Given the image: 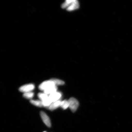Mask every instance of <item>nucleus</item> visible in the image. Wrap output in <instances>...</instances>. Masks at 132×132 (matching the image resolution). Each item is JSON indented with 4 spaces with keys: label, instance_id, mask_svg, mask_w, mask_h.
I'll list each match as a JSON object with an SVG mask.
<instances>
[{
    "label": "nucleus",
    "instance_id": "nucleus-1",
    "mask_svg": "<svg viewBox=\"0 0 132 132\" xmlns=\"http://www.w3.org/2000/svg\"><path fill=\"white\" fill-rule=\"evenodd\" d=\"M79 2L77 0H67L62 5V7L69 11H72L79 7Z\"/></svg>",
    "mask_w": 132,
    "mask_h": 132
},
{
    "label": "nucleus",
    "instance_id": "nucleus-2",
    "mask_svg": "<svg viewBox=\"0 0 132 132\" xmlns=\"http://www.w3.org/2000/svg\"><path fill=\"white\" fill-rule=\"evenodd\" d=\"M69 107L71 111L75 112L78 108L79 105L78 100L74 98H71L68 100Z\"/></svg>",
    "mask_w": 132,
    "mask_h": 132
},
{
    "label": "nucleus",
    "instance_id": "nucleus-3",
    "mask_svg": "<svg viewBox=\"0 0 132 132\" xmlns=\"http://www.w3.org/2000/svg\"><path fill=\"white\" fill-rule=\"evenodd\" d=\"M56 86L51 80L45 81L42 82L39 86V89L41 90L44 91L49 87Z\"/></svg>",
    "mask_w": 132,
    "mask_h": 132
},
{
    "label": "nucleus",
    "instance_id": "nucleus-4",
    "mask_svg": "<svg viewBox=\"0 0 132 132\" xmlns=\"http://www.w3.org/2000/svg\"><path fill=\"white\" fill-rule=\"evenodd\" d=\"M35 88V86L34 84H29L22 86L20 87L19 90L21 92L24 93L31 92L34 90Z\"/></svg>",
    "mask_w": 132,
    "mask_h": 132
},
{
    "label": "nucleus",
    "instance_id": "nucleus-5",
    "mask_svg": "<svg viewBox=\"0 0 132 132\" xmlns=\"http://www.w3.org/2000/svg\"><path fill=\"white\" fill-rule=\"evenodd\" d=\"M62 96L61 93L59 92H56L50 95L49 97L52 103H53L59 100Z\"/></svg>",
    "mask_w": 132,
    "mask_h": 132
},
{
    "label": "nucleus",
    "instance_id": "nucleus-6",
    "mask_svg": "<svg viewBox=\"0 0 132 132\" xmlns=\"http://www.w3.org/2000/svg\"><path fill=\"white\" fill-rule=\"evenodd\" d=\"M40 114L41 118L44 123L48 127H50L51 126V122L48 116L43 111L40 112Z\"/></svg>",
    "mask_w": 132,
    "mask_h": 132
},
{
    "label": "nucleus",
    "instance_id": "nucleus-7",
    "mask_svg": "<svg viewBox=\"0 0 132 132\" xmlns=\"http://www.w3.org/2000/svg\"><path fill=\"white\" fill-rule=\"evenodd\" d=\"M62 101L60 100L56 102L52 103L49 106L47 107V108L51 110H53L56 109L61 106Z\"/></svg>",
    "mask_w": 132,
    "mask_h": 132
},
{
    "label": "nucleus",
    "instance_id": "nucleus-8",
    "mask_svg": "<svg viewBox=\"0 0 132 132\" xmlns=\"http://www.w3.org/2000/svg\"><path fill=\"white\" fill-rule=\"evenodd\" d=\"M57 87L56 86H54L49 87L47 89L44 91V93L47 95H50L56 92H57Z\"/></svg>",
    "mask_w": 132,
    "mask_h": 132
},
{
    "label": "nucleus",
    "instance_id": "nucleus-9",
    "mask_svg": "<svg viewBox=\"0 0 132 132\" xmlns=\"http://www.w3.org/2000/svg\"><path fill=\"white\" fill-rule=\"evenodd\" d=\"M51 80L53 82L54 85L56 86L59 85H63L65 84V82L61 80L56 79H52Z\"/></svg>",
    "mask_w": 132,
    "mask_h": 132
},
{
    "label": "nucleus",
    "instance_id": "nucleus-10",
    "mask_svg": "<svg viewBox=\"0 0 132 132\" xmlns=\"http://www.w3.org/2000/svg\"><path fill=\"white\" fill-rule=\"evenodd\" d=\"M31 103L35 106L41 107L43 106L42 102L41 101L36 100H31L30 101Z\"/></svg>",
    "mask_w": 132,
    "mask_h": 132
},
{
    "label": "nucleus",
    "instance_id": "nucleus-11",
    "mask_svg": "<svg viewBox=\"0 0 132 132\" xmlns=\"http://www.w3.org/2000/svg\"><path fill=\"white\" fill-rule=\"evenodd\" d=\"M43 106L47 108L52 103L49 98V97L48 98L46 99V100L42 101Z\"/></svg>",
    "mask_w": 132,
    "mask_h": 132
},
{
    "label": "nucleus",
    "instance_id": "nucleus-12",
    "mask_svg": "<svg viewBox=\"0 0 132 132\" xmlns=\"http://www.w3.org/2000/svg\"><path fill=\"white\" fill-rule=\"evenodd\" d=\"M60 106L63 110H65L69 107V103L68 100H64L62 101L61 103Z\"/></svg>",
    "mask_w": 132,
    "mask_h": 132
},
{
    "label": "nucleus",
    "instance_id": "nucleus-13",
    "mask_svg": "<svg viewBox=\"0 0 132 132\" xmlns=\"http://www.w3.org/2000/svg\"><path fill=\"white\" fill-rule=\"evenodd\" d=\"M38 96L39 98L40 99L41 101H43L44 100L48 98L49 96L46 94L44 93H39L38 94Z\"/></svg>",
    "mask_w": 132,
    "mask_h": 132
},
{
    "label": "nucleus",
    "instance_id": "nucleus-14",
    "mask_svg": "<svg viewBox=\"0 0 132 132\" xmlns=\"http://www.w3.org/2000/svg\"><path fill=\"white\" fill-rule=\"evenodd\" d=\"M34 94L32 92H27L24 93L23 95V96L24 98L27 99L32 98L34 96Z\"/></svg>",
    "mask_w": 132,
    "mask_h": 132
},
{
    "label": "nucleus",
    "instance_id": "nucleus-15",
    "mask_svg": "<svg viewBox=\"0 0 132 132\" xmlns=\"http://www.w3.org/2000/svg\"><path fill=\"white\" fill-rule=\"evenodd\" d=\"M46 132V131H44V132Z\"/></svg>",
    "mask_w": 132,
    "mask_h": 132
}]
</instances>
